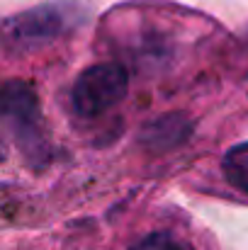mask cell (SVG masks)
I'll use <instances>...</instances> for the list:
<instances>
[{"instance_id":"1","label":"cell","mask_w":248,"mask_h":250,"mask_svg":"<svg viewBox=\"0 0 248 250\" xmlns=\"http://www.w3.org/2000/svg\"><path fill=\"white\" fill-rule=\"evenodd\" d=\"M73 12L76 10L66 7V5L29 7L24 12H17V15L7 17L0 24V37H2L7 49L34 51V49H42V46L51 44L61 34H66L76 22Z\"/></svg>"},{"instance_id":"2","label":"cell","mask_w":248,"mask_h":250,"mask_svg":"<svg viewBox=\"0 0 248 250\" xmlns=\"http://www.w3.org/2000/svg\"><path fill=\"white\" fill-rule=\"evenodd\" d=\"M129 76L119 63H97L85 68L73 83L71 102L81 117H97L127 97Z\"/></svg>"},{"instance_id":"3","label":"cell","mask_w":248,"mask_h":250,"mask_svg":"<svg viewBox=\"0 0 248 250\" xmlns=\"http://www.w3.org/2000/svg\"><path fill=\"white\" fill-rule=\"evenodd\" d=\"M0 117L7 119L20 134L32 136L34 141H39V102L34 90L27 83H5L0 87Z\"/></svg>"},{"instance_id":"4","label":"cell","mask_w":248,"mask_h":250,"mask_svg":"<svg viewBox=\"0 0 248 250\" xmlns=\"http://www.w3.org/2000/svg\"><path fill=\"white\" fill-rule=\"evenodd\" d=\"M190 126L182 117L178 114H168V117H158L156 122L146 124L144 129V144L154 151H168L173 146H178L185 136H187Z\"/></svg>"},{"instance_id":"5","label":"cell","mask_w":248,"mask_h":250,"mask_svg":"<svg viewBox=\"0 0 248 250\" xmlns=\"http://www.w3.org/2000/svg\"><path fill=\"white\" fill-rule=\"evenodd\" d=\"M222 172L234 189L248 197V141L226 151L222 161Z\"/></svg>"},{"instance_id":"6","label":"cell","mask_w":248,"mask_h":250,"mask_svg":"<svg viewBox=\"0 0 248 250\" xmlns=\"http://www.w3.org/2000/svg\"><path fill=\"white\" fill-rule=\"evenodd\" d=\"M129 250H187L175 236L163 233V231H156V233H149L146 238L136 241Z\"/></svg>"}]
</instances>
